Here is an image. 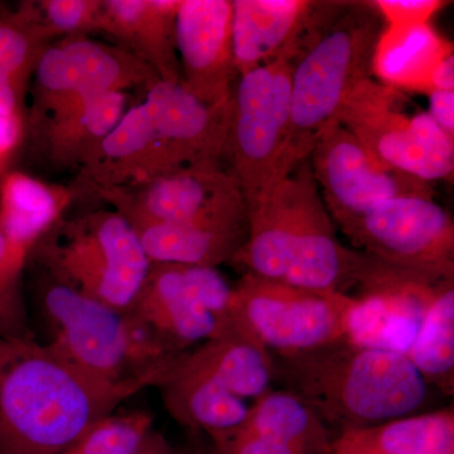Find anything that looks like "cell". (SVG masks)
<instances>
[{
    "instance_id": "7",
    "label": "cell",
    "mask_w": 454,
    "mask_h": 454,
    "mask_svg": "<svg viewBox=\"0 0 454 454\" xmlns=\"http://www.w3.org/2000/svg\"><path fill=\"white\" fill-rule=\"evenodd\" d=\"M29 260L53 282L119 312L130 309L152 265L136 229L114 208L61 217Z\"/></svg>"
},
{
    "instance_id": "6",
    "label": "cell",
    "mask_w": 454,
    "mask_h": 454,
    "mask_svg": "<svg viewBox=\"0 0 454 454\" xmlns=\"http://www.w3.org/2000/svg\"><path fill=\"white\" fill-rule=\"evenodd\" d=\"M42 343L53 355L98 380L143 390L160 387L184 354H176L128 312L40 277Z\"/></svg>"
},
{
    "instance_id": "19",
    "label": "cell",
    "mask_w": 454,
    "mask_h": 454,
    "mask_svg": "<svg viewBox=\"0 0 454 454\" xmlns=\"http://www.w3.org/2000/svg\"><path fill=\"white\" fill-rule=\"evenodd\" d=\"M178 5L179 0H103L98 31L152 68L160 82L181 83Z\"/></svg>"
},
{
    "instance_id": "18",
    "label": "cell",
    "mask_w": 454,
    "mask_h": 454,
    "mask_svg": "<svg viewBox=\"0 0 454 454\" xmlns=\"http://www.w3.org/2000/svg\"><path fill=\"white\" fill-rule=\"evenodd\" d=\"M232 49L239 76L283 56H294L330 2L231 0Z\"/></svg>"
},
{
    "instance_id": "15",
    "label": "cell",
    "mask_w": 454,
    "mask_h": 454,
    "mask_svg": "<svg viewBox=\"0 0 454 454\" xmlns=\"http://www.w3.org/2000/svg\"><path fill=\"white\" fill-rule=\"evenodd\" d=\"M309 158L325 208L340 231L387 200L434 193L432 184L385 163L340 124L322 137Z\"/></svg>"
},
{
    "instance_id": "39",
    "label": "cell",
    "mask_w": 454,
    "mask_h": 454,
    "mask_svg": "<svg viewBox=\"0 0 454 454\" xmlns=\"http://www.w3.org/2000/svg\"><path fill=\"white\" fill-rule=\"evenodd\" d=\"M454 91V55L448 57L435 70L433 76V91Z\"/></svg>"
},
{
    "instance_id": "29",
    "label": "cell",
    "mask_w": 454,
    "mask_h": 454,
    "mask_svg": "<svg viewBox=\"0 0 454 454\" xmlns=\"http://www.w3.org/2000/svg\"><path fill=\"white\" fill-rule=\"evenodd\" d=\"M51 43L33 13L31 2L0 11V71L25 101L42 53Z\"/></svg>"
},
{
    "instance_id": "34",
    "label": "cell",
    "mask_w": 454,
    "mask_h": 454,
    "mask_svg": "<svg viewBox=\"0 0 454 454\" xmlns=\"http://www.w3.org/2000/svg\"><path fill=\"white\" fill-rule=\"evenodd\" d=\"M214 454H312L288 444L232 432L214 439Z\"/></svg>"
},
{
    "instance_id": "3",
    "label": "cell",
    "mask_w": 454,
    "mask_h": 454,
    "mask_svg": "<svg viewBox=\"0 0 454 454\" xmlns=\"http://www.w3.org/2000/svg\"><path fill=\"white\" fill-rule=\"evenodd\" d=\"M231 103L206 106L181 83L158 82L130 106L98 154L77 173L95 193L140 184L191 164L223 160Z\"/></svg>"
},
{
    "instance_id": "13",
    "label": "cell",
    "mask_w": 454,
    "mask_h": 454,
    "mask_svg": "<svg viewBox=\"0 0 454 454\" xmlns=\"http://www.w3.org/2000/svg\"><path fill=\"white\" fill-rule=\"evenodd\" d=\"M343 234L358 252L429 279L454 278V223L427 196L396 197L375 206Z\"/></svg>"
},
{
    "instance_id": "10",
    "label": "cell",
    "mask_w": 454,
    "mask_h": 454,
    "mask_svg": "<svg viewBox=\"0 0 454 454\" xmlns=\"http://www.w3.org/2000/svg\"><path fill=\"white\" fill-rule=\"evenodd\" d=\"M409 104L404 92L370 77L352 90L339 121L385 163L429 184L450 181L454 172V139L428 113H409Z\"/></svg>"
},
{
    "instance_id": "12",
    "label": "cell",
    "mask_w": 454,
    "mask_h": 454,
    "mask_svg": "<svg viewBox=\"0 0 454 454\" xmlns=\"http://www.w3.org/2000/svg\"><path fill=\"white\" fill-rule=\"evenodd\" d=\"M158 82L152 68L121 46L89 35L61 38L44 50L33 74L27 133L95 95L139 88L146 91Z\"/></svg>"
},
{
    "instance_id": "25",
    "label": "cell",
    "mask_w": 454,
    "mask_h": 454,
    "mask_svg": "<svg viewBox=\"0 0 454 454\" xmlns=\"http://www.w3.org/2000/svg\"><path fill=\"white\" fill-rule=\"evenodd\" d=\"M333 454H454L453 409L342 430Z\"/></svg>"
},
{
    "instance_id": "17",
    "label": "cell",
    "mask_w": 454,
    "mask_h": 454,
    "mask_svg": "<svg viewBox=\"0 0 454 454\" xmlns=\"http://www.w3.org/2000/svg\"><path fill=\"white\" fill-rule=\"evenodd\" d=\"M231 0H179L176 42L181 85L206 106L231 103L239 74Z\"/></svg>"
},
{
    "instance_id": "24",
    "label": "cell",
    "mask_w": 454,
    "mask_h": 454,
    "mask_svg": "<svg viewBox=\"0 0 454 454\" xmlns=\"http://www.w3.org/2000/svg\"><path fill=\"white\" fill-rule=\"evenodd\" d=\"M77 190L9 169L0 176V230L31 255L42 236L65 216Z\"/></svg>"
},
{
    "instance_id": "32",
    "label": "cell",
    "mask_w": 454,
    "mask_h": 454,
    "mask_svg": "<svg viewBox=\"0 0 454 454\" xmlns=\"http://www.w3.org/2000/svg\"><path fill=\"white\" fill-rule=\"evenodd\" d=\"M33 13L51 41L98 31L103 0H38Z\"/></svg>"
},
{
    "instance_id": "38",
    "label": "cell",
    "mask_w": 454,
    "mask_h": 454,
    "mask_svg": "<svg viewBox=\"0 0 454 454\" xmlns=\"http://www.w3.org/2000/svg\"><path fill=\"white\" fill-rule=\"evenodd\" d=\"M136 454H177L160 433L152 429L146 434Z\"/></svg>"
},
{
    "instance_id": "9",
    "label": "cell",
    "mask_w": 454,
    "mask_h": 454,
    "mask_svg": "<svg viewBox=\"0 0 454 454\" xmlns=\"http://www.w3.org/2000/svg\"><path fill=\"white\" fill-rule=\"evenodd\" d=\"M349 295L295 288L245 273L232 292L231 330L273 356H292L343 340Z\"/></svg>"
},
{
    "instance_id": "20",
    "label": "cell",
    "mask_w": 454,
    "mask_h": 454,
    "mask_svg": "<svg viewBox=\"0 0 454 454\" xmlns=\"http://www.w3.org/2000/svg\"><path fill=\"white\" fill-rule=\"evenodd\" d=\"M129 100L130 92L95 95L27 136L53 168L79 173L94 160L104 140L121 121L130 107Z\"/></svg>"
},
{
    "instance_id": "28",
    "label": "cell",
    "mask_w": 454,
    "mask_h": 454,
    "mask_svg": "<svg viewBox=\"0 0 454 454\" xmlns=\"http://www.w3.org/2000/svg\"><path fill=\"white\" fill-rule=\"evenodd\" d=\"M409 360L430 387L450 396L454 389V278L439 283Z\"/></svg>"
},
{
    "instance_id": "27",
    "label": "cell",
    "mask_w": 454,
    "mask_h": 454,
    "mask_svg": "<svg viewBox=\"0 0 454 454\" xmlns=\"http://www.w3.org/2000/svg\"><path fill=\"white\" fill-rule=\"evenodd\" d=\"M190 354L197 363L219 376L236 396L250 404L270 391L273 358L258 340L229 333L202 343Z\"/></svg>"
},
{
    "instance_id": "21",
    "label": "cell",
    "mask_w": 454,
    "mask_h": 454,
    "mask_svg": "<svg viewBox=\"0 0 454 454\" xmlns=\"http://www.w3.org/2000/svg\"><path fill=\"white\" fill-rule=\"evenodd\" d=\"M160 387L164 404L177 422L203 430L212 439L240 428L252 411L253 404L232 394L190 352L182 355Z\"/></svg>"
},
{
    "instance_id": "5",
    "label": "cell",
    "mask_w": 454,
    "mask_h": 454,
    "mask_svg": "<svg viewBox=\"0 0 454 454\" xmlns=\"http://www.w3.org/2000/svg\"><path fill=\"white\" fill-rule=\"evenodd\" d=\"M382 25L370 2H333L304 42L293 66L291 121L277 182L309 160L322 137L340 124L352 90L372 76Z\"/></svg>"
},
{
    "instance_id": "11",
    "label": "cell",
    "mask_w": 454,
    "mask_h": 454,
    "mask_svg": "<svg viewBox=\"0 0 454 454\" xmlns=\"http://www.w3.org/2000/svg\"><path fill=\"white\" fill-rule=\"evenodd\" d=\"M234 286L217 268L152 262L128 313L176 354L231 330Z\"/></svg>"
},
{
    "instance_id": "36",
    "label": "cell",
    "mask_w": 454,
    "mask_h": 454,
    "mask_svg": "<svg viewBox=\"0 0 454 454\" xmlns=\"http://www.w3.org/2000/svg\"><path fill=\"white\" fill-rule=\"evenodd\" d=\"M428 113L433 121L454 139V91L435 90L430 92Z\"/></svg>"
},
{
    "instance_id": "37",
    "label": "cell",
    "mask_w": 454,
    "mask_h": 454,
    "mask_svg": "<svg viewBox=\"0 0 454 454\" xmlns=\"http://www.w3.org/2000/svg\"><path fill=\"white\" fill-rule=\"evenodd\" d=\"M0 113L26 118V101L18 94L11 80L0 71Z\"/></svg>"
},
{
    "instance_id": "30",
    "label": "cell",
    "mask_w": 454,
    "mask_h": 454,
    "mask_svg": "<svg viewBox=\"0 0 454 454\" xmlns=\"http://www.w3.org/2000/svg\"><path fill=\"white\" fill-rule=\"evenodd\" d=\"M28 260L29 254L0 230V340H35L23 294V271Z\"/></svg>"
},
{
    "instance_id": "26",
    "label": "cell",
    "mask_w": 454,
    "mask_h": 454,
    "mask_svg": "<svg viewBox=\"0 0 454 454\" xmlns=\"http://www.w3.org/2000/svg\"><path fill=\"white\" fill-rule=\"evenodd\" d=\"M234 432L270 439L312 454H333V441L325 424L289 391L270 390L260 397L243 426Z\"/></svg>"
},
{
    "instance_id": "23",
    "label": "cell",
    "mask_w": 454,
    "mask_h": 454,
    "mask_svg": "<svg viewBox=\"0 0 454 454\" xmlns=\"http://www.w3.org/2000/svg\"><path fill=\"white\" fill-rule=\"evenodd\" d=\"M453 46L430 23L382 28L373 50L372 73L378 82L400 92L429 95L438 66Z\"/></svg>"
},
{
    "instance_id": "1",
    "label": "cell",
    "mask_w": 454,
    "mask_h": 454,
    "mask_svg": "<svg viewBox=\"0 0 454 454\" xmlns=\"http://www.w3.org/2000/svg\"><path fill=\"white\" fill-rule=\"evenodd\" d=\"M247 223L232 262L265 279L351 295L393 269L340 243L309 160L247 208Z\"/></svg>"
},
{
    "instance_id": "33",
    "label": "cell",
    "mask_w": 454,
    "mask_h": 454,
    "mask_svg": "<svg viewBox=\"0 0 454 454\" xmlns=\"http://www.w3.org/2000/svg\"><path fill=\"white\" fill-rule=\"evenodd\" d=\"M376 9L385 26L411 27L427 25L447 2L441 0H375Z\"/></svg>"
},
{
    "instance_id": "35",
    "label": "cell",
    "mask_w": 454,
    "mask_h": 454,
    "mask_svg": "<svg viewBox=\"0 0 454 454\" xmlns=\"http://www.w3.org/2000/svg\"><path fill=\"white\" fill-rule=\"evenodd\" d=\"M27 137L26 118L0 113V176L11 168Z\"/></svg>"
},
{
    "instance_id": "14",
    "label": "cell",
    "mask_w": 454,
    "mask_h": 454,
    "mask_svg": "<svg viewBox=\"0 0 454 454\" xmlns=\"http://www.w3.org/2000/svg\"><path fill=\"white\" fill-rule=\"evenodd\" d=\"M95 196L133 227L247 217L243 190L223 160L191 164L140 184L98 191Z\"/></svg>"
},
{
    "instance_id": "2",
    "label": "cell",
    "mask_w": 454,
    "mask_h": 454,
    "mask_svg": "<svg viewBox=\"0 0 454 454\" xmlns=\"http://www.w3.org/2000/svg\"><path fill=\"white\" fill-rule=\"evenodd\" d=\"M133 387L80 372L37 340H0V454H62Z\"/></svg>"
},
{
    "instance_id": "16",
    "label": "cell",
    "mask_w": 454,
    "mask_h": 454,
    "mask_svg": "<svg viewBox=\"0 0 454 454\" xmlns=\"http://www.w3.org/2000/svg\"><path fill=\"white\" fill-rule=\"evenodd\" d=\"M442 280L393 269L361 286L349 295L343 340L406 356Z\"/></svg>"
},
{
    "instance_id": "31",
    "label": "cell",
    "mask_w": 454,
    "mask_h": 454,
    "mask_svg": "<svg viewBox=\"0 0 454 454\" xmlns=\"http://www.w3.org/2000/svg\"><path fill=\"white\" fill-rule=\"evenodd\" d=\"M152 429L153 418L146 411L112 413L90 427L62 454H136Z\"/></svg>"
},
{
    "instance_id": "40",
    "label": "cell",
    "mask_w": 454,
    "mask_h": 454,
    "mask_svg": "<svg viewBox=\"0 0 454 454\" xmlns=\"http://www.w3.org/2000/svg\"><path fill=\"white\" fill-rule=\"evenodd\" d=\"M199 454H201V453H199Z\"/></svg>"
},
{
    "instance_id": "22",
    "label": "cell",
    "mask_w": 454,
    "mask_h": 454,
    "mask_svg": "<svg viewBox=\"0 0 454 454\" xmlns=\"http://www.w3.org/2000/svg\"><path fill=\"white\" fill-rule=\"evenodd\" d=\"M152 262L217 268L232 262L247 239V217L134 227Z\"/></svg>"
},
{
    "instance_id": "8",
    "label": "cell",
    "mask_w": 454,
    "mask_h": 454,
    "mask_svg": "<svg viewBox=\"0 0 454 454\" xmlns=\"http://www.w3.org/2000/svg\"><path fill=\"white\" fill-rule=\"evenodd\" d=\"M294 56H283L239 76L223 162L238 179L247 208L277 184L291 121Z\"/></svg>"
},
{
    "instance_id": "4",
    "label": "cell",
    "mask_w": 454,
    "mask_h": 454,
    "mask_svg": "<svg viewBox=\"0 0 454 454\" xmlns=\"http://www.w3.org/2000/svg\"><path fill=\"white\" fill-rule=\"evenodd\" d=\"M274 375L322 422L364 428L417 414L432 387L408 356L345 340L292 356H277ZM340 430V432H342Z\"/></svg>"
}]
</instances>
